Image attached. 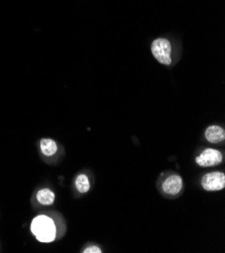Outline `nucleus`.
I'll list each match as a JSON object with an SVG mask.
<instances>
[{"label": "nucleus", "mask_w": 225, "mask_h": 253, "mask_svg": "<svg viewBox=\"0 0 225 253\" xmlns=\"http://www.w3.org/2000/svg\"><path fill=\"white\" fill-rule=\"evenodd\" d=\"M32 232L39 241L48 243L56 238V226L51 218L41 215L33 220Z\"/></svg>", "instance_id": "1"}, {"label": "nucleus", "mask_w": 225, "mask_h": 253, "mask_svg": "<svg viewBox=\"0 0 225 253\" xmlns=\"http://www.w3.org/2000/svg\"><path fill=\"white\" fill-rule=\"evenodd\" d=\"M152 53L154 57L163 65L172 64V45L165 39H158L152 43Z\"/></svg>", "instance_id": "2"}, {"label": "nucleus", "mask_w": 225, "mask_h": 253, "mask_svg": "<svg viewBox=\"0 0 225 253\" xmlns=\"http://www.w3.org/2000/svg\"><path fill=\"white\" fill-rule=\"evenodd\" d=\"M201 185L204 190L209 192L223 190L225 187V174L220 171L209 172L203 175Z\"/></svg>", "instance_id": "3"}, {"label": "nucleus", "mask_w": 225, "mask_h": 253, "mask_svg": "<svg viewBox=\"0 0 225 253\" xmlns=\"http://www.w3.org/2000/svg\"><path fill=\"white\" fill-rule=\"evenodd\" d=\"M222 162V154L219 150L213 148H207L203 150L199 157L196 158V163L200 167H215L221 164Z\"/></svg>", "instance_id": "4"}, {"label": "nucleus", "mask_w": 225, "mask_h": 253, "mask_svg": "<svg viewBox=\"0 0 225 253\" xmlns=\"http://www.w3.org/2000/svg\"><path fill=\"white\" fill-rule=\"evenodd\" d=\"M183 181L180 175H171L163 183V191L168 195H177L181 192Z\"/></svg>", "instance_id": "5"}, {"label": "nucleus", "mask_w": 225, "mask_h": 253, "mask_svg": "<svg viewBox=\"0 0 225 253\" xmlns=\"http://www.w3.org/2000/svg\"><path fill=\"white\" fill-rule=\"evenodd\" d=\"M205 137L211 143H219L225 139V131L217 125H211L205 130Z\"/></svg>", "instance_id": "6"}, {"label": "nucleus", "mask_w": 225, "mask_h": 253, "mask_svg": "<svg viewBox=\"0 0 225 253\" xmlns=\"http://www.w3.org/2000/svg\"><path fill=\"white\" fill-rule=\"evenodd\" d=\"M41 150L45 156L52 157L57 153L58 145L53 139L44 138L41 140Z\"/></svg>", "instance_id": "7"}, {"label": "nucleus", "mask_w": 225, "mask_h": 253, "mask_svg": "<svg viewBox=\"0 0 225 253\" xmlns=\"http://www.w3.org/2000/svg\"><path fill=\"white\" fill-rule=\"evenodd\" d=\"M37 199L39 203L45 206L52 205L55 201V194L49 189H42L37 194Z\"/></svg>", "instance_id": "8"}, {"label": "nucleus", "mask_w": 225, "mask_h": 253, "mask_svg": "<svg viewBox=\"0 0 225 253\" xmlns=\"http://www.w3.org/2000/svg\"><path fill=\"white\" fill-rule=\"evenodd\" d=\"M75 185H76L77 190L82 194L87 193L90 190V182H89V179L87 178V175L85 174L78 175L76 181H75Z\"/></svg>", "instance_id": "9"}, {"label": "nucleus", "mask_w": 225, "mask_h": 253, "mask_svg": "<svg viewBox=\"0 0 225 253\" xmlns=\"http://www.w3.org/2000/svg\"><path fill=\"white\" fill-rule=\"evenodd\" d=\"M84 253H101V249H100L98 246H95V245H92V246H89L87 247L84 251Z\"/></svg>", "instance_id": "10"}]
</instances>
